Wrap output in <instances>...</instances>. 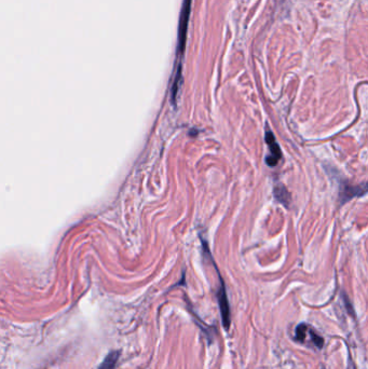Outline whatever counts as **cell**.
<instances>
[{"instance_id":"obj_1","label":"cell","mask_w":368,"mask_h":369,"mask_svg":"<svg viewBox=\"0 0 368 369\" xmlns=\"http://www.w3.org/2000/svg\"><path fill=\"white\" fill-rule=\"evenodd\" d=\"M295 340L297 342L313 346L315 349H322L324 345V339L314 331L312 326L306 323H301L296 327Z\"/></svg>"},{"instance_id":"obj_2","label":"cell","mask_w":368,"mask_h":369,"mask_svg":"<svg viewBox=\"0 0 368 369\" xmlns=\"http://www.w3.org/2000/svg\"><path fill=\"white\" fill-rule=\"evenodd\" d=\"M217 299H218V305H220V309H221V315H222L224 327L228 331L230 324H231L230 306H229V301H228L226 288H225L222 277H221V286H220V289H218V293H217Z\"/></svg>"},{"instance_id":"obj_3","label":"cell","mask_w":368,"mask_h":369,"mask_svg":"<svg viewBox=\"0 0 368 369\" xmlns=\"http://www.w3.org/2000/svg\"><path fill=\"white\" fill-rule=\"evenodd\" d=\"M266 142L270 148V153L271 155L268 156L266 159V162L269 166H275L277 164V162L280 161V159L282 158V153L278 144L275 141V137L273 135V133L271 131L268 129L266 133Z\"/></svg>"},{"instance_id":"obj_4","label":"cell","mask_w":368,"mask_h":369,"mask_svg":"<svg viewBox=\"0 0 368 369\" xmlns=\"http://www.w3.org/2000/svg\"><path fill=\"white\" fill-rule=\"evenodd\" d=\"M190 6H191V0H184V5H183V9H182L181 24H180V51H181V53L184 52V48H185L188 19H189V14H190Z\"/></svg>"},{"instance_id":"obj_5","label":"cell","mask_w":368,"mask_h":369,"mask_svg":"<svg viewBox=\"0 0 368 369\" xmlns=\"http://www.w3.org/2000/svg\"><path fill=\"white\" fill-rule=\"evenodd\" d=\"M274 196L276 200L283 203L285 206H287L288 202L291 201V196L283 185H278L274 188Z\"/></svg>"},{"instance_id":"obj_6","label":"cell","mask_w":368,"mask_h":369,"mask_svg":"<svg viewBox=\"0 0 368 369\" xmlns=\"http://www.w3.org/2000/svg\"><path fill=\"white\" fill-rule=\"evenodd\" d=\"M119 356H120L119 352H112L105 358V361L98 369H116Z\"/></svg>"}]
</instances>
